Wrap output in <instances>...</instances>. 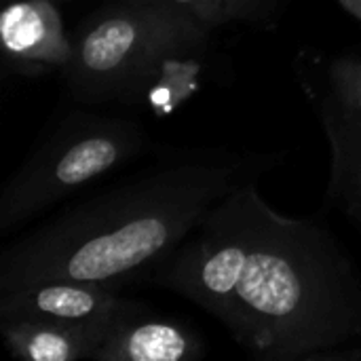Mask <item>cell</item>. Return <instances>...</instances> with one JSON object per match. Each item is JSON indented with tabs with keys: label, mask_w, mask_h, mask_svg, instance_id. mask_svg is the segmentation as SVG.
I'll list each match as a JSON object with an SVG mask.
<instances>
[{
	"label": "cell",
	"mask_w": 361,
	"mask_h": 361,
	"mask_svg": "<svg viewBox=\"0 0 361 361\" xmlns=\"http://www.w3.org/2000/svg\"><path fill=\"white\" fill-rule=\"evenodd\" d=\"M279 154L218 148L165 159L32 228L0 256V292L47 279L121 290L169 256L233 190L260 180Z\"/></svg>",
	"instance_id": "6da1fadb"
},
{
	"label": "cell",
	"mask_w": 361,
	"mask_h": 361,
	"mask_svg": "<svg viewBox=\"0 0 361 361\" xmlns=\"http://www.w3.org/2000/svg\"><path fill=\"white\" fill-rule=\"evenodd\" d=\"M243 245L216 319L254 357L328 361L361 341V277L315 220L273 209L258 180L239 188Z\"/></svg>",
	"instance_id": "7a4b0ae2"
},
{
	"label": "cell",
	"mask_w": 361,
	"mask_h": 361,
	"mask_svg": "<svg viewBox=\"0 0 361 361\" xmlns=\"http://www.w3.org/2000/svg\"><path fill=\"white\" fill-rule=\"evenodd\" d=\"M209 34V25L165 0H106L80 21L61 74L82 104H135L171 57L205 51Z\"/></svg>",
	"instance_id": "3957f363"
},
{
	"label": "cell",
	"mask_w": 361,
	"mask_h": 361,
	"mask_svg": "<svg viewBox=\"0 0 361 361\" xmlns=\"http://www.w3.org/2000/svg\"><path fill=\"white\" fill-rule=\"evenodd\" d=\"M146 144L140 123L76 112L27 157L0 192V231L11 233L89 182L135 159Z\"/></svg>",
	"instance_id": "277c9868"
},
{
	"label": "cell",
	"mask_w": 361,
	"mask_h": 361,
	"mask_svg": "<svg viewBox=\"0 0 361 361\" xmlns=\"http://www.w3.org/2000/svg\"><path fill=\"white\" fill-rule=\"evenodd\" d=\"M148 311L146 305L118 296L116 288L47 279L0 292V322H59V324H123Z\"/></svg>",
	"instance_id": "5b68a950"
},
{
	"label": "cell",
	"mask_w": 361,
	"mask_h": 361,
	"mask_svg": "<svg viewBox=\"0 0 361 361\" xmlns=\"http://www.w3.org/2000/svg\"><path fill=\"white\" fill-rule=\"evenodd\" d=\"M57 0H8L0 15L4 63L25 76L63 72L74 53Z\"/></svg>",
	"instance_id": "8992f818"
},
{
	"label": "cell",
	"mask_w": 361,
	"mask_h": 361,
	"mask_svg": "<svg viewBox=\"0 0 361 361\" xmlns=\"http://www.w3.org/2000/svg\"><path fill=\"white\" fill-rule=\"evenodd\" d=\"M302 87L330 144L328 203L343 212L361 235V112L338 104L324 87L305 78Z\"/></svg>",
	"instance_id": "52a82bcc"
},
{
	"label": "cell",
	"mask_w": 361,
	"mask_h": 361,
	"mask_svg": "<svg viewBox=\"0 0 361 361\" xmlns=\"http://www.w3.org/2000/svg\"><path fill=\"white\" fill-rule=\"evenodd\" d=\"M205 343L188 326L148 311L118 326L95 351V361H195Z\"/></svg>",
	"instance_id": "ba28073f"
},
{
	"label": "cell",
	"mask_w": 361,
	"mask_h": 361,
	"mask_svg": "<svg viewBox=\"0 0 361 361\" xmlns=\"http://www.w3.org/2000/svg\"><path fill=\"white\" fill-rule=\"evenodd\" d=\"M123 324L87 326L23 319L0 322V334L13 357L27 361H78L93 360L95 351Z\"/></svg>",
	"instance_id": "9c48e42d"
},
{
	"label": "cell",
	"mask_w": 361,
	"mask_h": 361,
	"mask_svg": "<svg viewBox=\"0 0 361 361\" xmlns=\"http://www.w3.org/2000/svg\"><path fill=\"white\" fill-rule=\"evenodd\" d=\"M324 89L343 106L361 112V57L336 55L324 76Z\"/></svg>",
	"instance_id": "30bf717a"
},
{
	"label": "cell",
	"mask_w": 361,
	"mask_h": 361,
	"mask_svg": "<svg viewBox=\"0 0 361 361\" xmlns=\"http://www.w3.org/2000/svg\"><path fill=\"white\" fill-rule=\"evenodd\" d=\"M165 2L190 13L192 17H197L201 23L209 25L212 30L231 21L224 0H165Z\"/></svg>",
	"instance_id": "8fae6325"
},
{
	"label": "cell",
	"mask_w": 361,
	"mask_h": 361,
	"mask_svg": "<svg viewBox=\"0 0 361 361\" xmlns=\"http://www.w3.org/2000/svg\"><path fill=\"white\" fill-rule=\"evenodd\" d=\"M279 0H224L231 21H258L271 15V8Z\"/></svg>",
	"instance_id": "7c38bea8"
},
{
	"label": "cell",
	"mask_w": 361,
	"mask_h": 361,
	"mask_svg": "<svg viewBox=\"0 0 361 361\" xmlns=\"http://www.w3.org/2000/svg\"><path fill=\"white\" fill-rule=\"evenodd\" d=\"M349 15H353L357 21H361V0H336Z\"/></svg>",
	"instance_id": "4fadbf2b"
},
{
	"label": "cell",
	"mask_w": 361,
	"mask_h": 361,
	"mask_svg": "<svg viewBox=\"0 0 361 361\" xmlns=\"http://www.w3.org/2000/svg\"><path fill=\"white\" fill-rule=\"evenodd\" d=\"M4 2H8V0H4Z\"/></svg>",
	"instance_id": "5bb4252c"
}]
</instances>
